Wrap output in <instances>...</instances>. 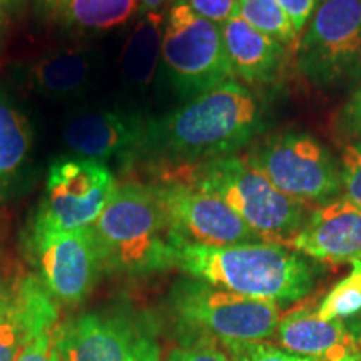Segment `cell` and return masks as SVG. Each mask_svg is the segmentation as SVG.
Wrapping results in <instances>:
<instances>
[{
    "label": "cell",
    "mask_w": 361,
    "mask_h": 361,
    "mask_svg": "<svg viewBox=\"0 0 361 361\" xmlns=\"http://www.w3.org/2000/svg\"><path fill=\"white\" fill-rule=\"evenodd\" d=\"M183 169L189 171L166 178L183 179L219 197L263 241L286 246L310 218V206L274 188L245 157L228 156Z\"/></svg>",
    "instance_id": "5b68a950"
},
{
    "label": "cell",
    "mask_w": 361,
    "mask_h": 361,
    "mask_svg": "<svg viewBox=\"0 0 361 361\" xmlns=\"http://www.w3.org/2000/svg\"><path fill=\"white\" fill-rule=\"evenodd\" d=\"M64 24L85 30L114 29L139 11V0H59Z\"/></svg>",
    "instance_id": "44dd1931"
},
{
    "label": "cell",
    "mask_w": 361,
    "mask_h": 361,
    "mask_svg": "<svg viewBox=\"0 0 361 361\" xmlns=\"http://www.w3.org/2000/svg\"><path fill=\"white\" fill-rule=\"evenodd\" d=\"M176 266L188 276L255 300L288 305L313 291L318 269L310 258L279 243L229 246L180 245Z\"/></svg>",
    "instance_id": "7a4b0ae2"
},
{
    "label": "cell",
    "mask_w": 361,
    "mask_h": 361,
    "mask_svg": "<svg viewBox=\"0 0 361 361\" xmlns=\"http://www.w3.org/2000/svg\"><path fill=\"white\" fill-rule=\"evenodd\" d=\"M219 27L234 78L251 85L273 84L279 79L286 47L247 24L239 13Z\"/></svg>",
    "instance_id": "e0dca14e"
},
{
    "label": "cell",
    "mask_w": 361,
    "mask_h": 361,
    "mask_svg": "<svg viewBox=\"0 0 361 361\" xmlns=\"http://www.w3.org/2000/svg\"><path fill=\"white\" fill-rule=\"evenodd\" d=\"M223 350L233 361H318L308 356L290 353L264 341L229 343L223 346Z\"/></svg>",
    "instance_id": "cb8c5ba5"
},
{
    "label": "cell",
    "mask_w": 361,
    "mask_h": 361,
    "mask_svg": "<svg viewBox=\"0 0 361 361\" xmlns=\"http://www.w3.org/2000/svg\"><path fill=\"white\" fill-rule=\"evenodd\" d=\"M278 4L288 16L293 27H295L296 34L301 37L306 24H308L311 16L318 7L319 0H278Z\"/></svg>",
    "instance_id": "83f0119b"
},
{
    "label": "cell",
    "mask_w": 361,
    "mask_h": 361,
    "mask_svg": "<svg viewBox=\"0 0 361 361\" xmlns=\"http://www.w3.org/2000/svg\"><path fill=\"white\" fill-rule=\"evenodd\" d=\"M17 361H62L54 343L52 331L39 336Z\"/></svg>",
    "instance_id": "f1b7e54d"
},
{
    "label": "cell",
    "mask_w": 361,
    "mask_h": 361,
    "mask_svg": "<svg viewBox=\"0 0 361 361\" xmlns=\"http://www.w3.org/2000/svg\"><path fill=\"white\" fill-rule=\"evenodd\" d=\"M345 324H346V328H348V331L351 333V336H353V340L356 343V348H358L360 355H361V313L353 316V318L346 319Z\"/></svg>",
    "instance_id": "4dcf8cb0"
},
{
    "label": "cell",
    "mask_w": 361,
    "mask_h": 361,
    "mask_svg": "<svg viewBox=\"0 0 361 361\" xmlns=\"http://www.w3.org/2000/svg\"><path fill=\"white\" fill-rule=\"evenodd\" d=\"M156 189L183 245L229 246L263 241L226 202L186 180L164 178L156 183Z\"/></svg>",
    "instance_id": "7c38bea8"
},
{
    "label": "cell",
    "mask_w": 361,
    "mask_h": 361,
    "mask_svg": "<svg viewBox=\"0 0 361 361\" xmlns=\"http://www.w3.org/2000/svg\"><path fill=\"white\" fill-rule=\"evenodd\" d=\"M40 2H42L44 6H52V7H56L57 4H59V0H40Z\"/></svg>",
    "instance_id": "836d02e7"
},
{
    "label": "cell",
    "mask_w": 361,
    "mask_h": 361,
    "mask_svg": "<svg viewBox=\"0 0 361 361\" xmlns=\"http://www.w3.org/2000/svg\"><path fill=\"white\" fill-rule=\"evenodd\" d=\"M168 0H139V12L144 13H159L161 8Z\"/></svg>",
    "instance_id": "1f68e13d"
},
{
    "label": "cell",
    "mask_w": 361,
    "mask_h": 361,
    "mask_svg": "<svg viewBox=\"0 0 361 361\" xmlns=\"http://www.w3.org/2000/svg\"><path fill=\"white\" fill-rule=\"evenodd\" d=\"M298 71L326 87L361 71V0H319L296 45Z\"/></svg>",
    "instance_id": "30bf717a"
},
{
    "label": "cell",
    "mask_w": 361,
    "mask_h": 361,
    "mask_svg": "<svg viewBox=\"0 0 361 361\" xmlns=\"http://www.w3.org/2000/svg\"><path fill=\"white\" fill-rule=\"evenodd\" d=\"M32 142V126L27 116L0 92V200L7 197L24 176Z\"/></svg>",
    "instance_id": "d6986e66"
},
{
    "label": "cell",
    "mask_w": 361,
    "mask_h": 361,
    "mask_svg": "<svg viewBox=\"0 0 361 361\" xmlns=\"http://www.w3.org/2000/svg\"><path fill=\"white\" fill-rule=\"evenodd\" d=\"M286 246L323 263L361 261V204L343 194L314 207L303 229Z\"/></svg>",
    "instance_id": "9a60e30c"
},
{
    "label": "cell",
    "mask_w": 361,
    "mask_h": 361,
    "mask_svg": "<svg viewBox=\"0 0 361 361\" xmlns=\"http://www.w3.org/2000/svg\"><path fill=\"white\" fill-rule=\"evenodd\" d=\"M117 188L104 162L84 157H57L51 162L44 197L34 219L59 231L89 228Z\"/></svg>",
    "instance_id": "8fae6325"
},
{
    "label": "cell",
    "mask_w": 361,
    "mask_h": 361,
    "mask_svg": "<svg viewBox=\"0 0 361 361\" xmlns=\"http://www.w3.org/2000/svg\"><path fill=\"white\" fill-rule=\"evenodd\" d=\"M245 159L274 188L306 206H324L343 196L340 164L306 133L269 135L255 144Z\"/></svg>",
    "instance_id": "52a82bcc"
},
{
    "label": "cell",
    "mask_w": 361,
    "mask_h": 361,
    "mask_svg": "<svg viewBox=\"0 0 361 361\" xmlns=\"http://www.w3.org/2000/svg\"><path fill=\"white\" fill-rule=\"evenodd\" d=\"M22 2H24V0H0V11L7 16V13L19 11Z\"/></svg>",
    "instance_id": "d6a6232c"
},
{
    "label": "cell",
    "mask_w": 361,
    "mask_h": 361,
    "mask_svg": "<svg viewBox=\"0 0 361 361\" xmlns=\"http://www.w3.org/2000/svg\"><path fill=\"white\" fill-rule=\"evenodd\" d=\"M186 4L202 19L223 25L238 16V0H186Z\"/></svg>",
    "instance_id": "484cf974"
},
{
    "label": "cell",
    "mask_w": 361,
    "mask_h": 361,
    "mask_svg": "<svg viewBox=\"0 0 361 361\" xmlns=\"http://www.w3.org/2000/svg\"><path fill=\"white\" fill-rule=\"evenodd\" d=\"M157 322L147 311L114 303L54 328L62 361H161Z\"/></svg>",
    "instance_id": "8992f818"
},
{
    "label": "cell",
    "mask_w": 361,
    "mask_h": 361,
    "mask_svg": "<svg viewBox=\"0 0 361 361\" xmlns=\"http://www.w3.org/2000/svg\"><path fill=\"white\" fill-rule=\"evenodd\" d=\"M261 99L229 79L146 124L137 157L166 168H191L234 156L264 130Z\"/></svg>",
    "instance_id": "6da1fadb"
},
{
    "label": "cell",
    "mask_w": 361,
    "mask_h": 361,
    "mask_svg": "<svg viewBox=\"0 0 361 361\" xmlns=\"http://www.w3.org/2000/svg\"><path fill=\"white\" fill-rule=\"evenodd\" d=\"M279 348L318 361H361V355L345 322L322 319L316 311H291L273 333Z\"/></svg>",
    "instance_id": "2e32d148"
},
{
    "label": "cell",
    "mask_w": 361,
    "mask_h": 361,
    "mask_svg": "<svg viewBox=\"0 0 361 361\" xmlns=\"http://www.w3.org/2000/svg\"><path fill=\"white\" fill-rule=\"evenodd\" d=\"M164 35L162 13H144L126 40L121 54V74L130 87L144 89L154 79Z\"/></svg>",
    "instance_id": "ffe728a7"
},
{
    "label": "cell",
    "mask_w": 361,
    "mask_h": 361,
    "mask_svg": "<svg viewBox=\"0 0 361 361\" xmlns=\"http://www.w3.org/2000/svg\"><path fill=\"white\" fill-rule=\"evenodd\" d=\"M238 12L247 24L274 39L283 47L293 49L298 45L300 35L278 0H238Z\"/></svg>",
    "instance_id": "7402d4cb"
},
{
    "label": "cell",
    "mask_w": 361,
    "mask_h": 361,
    "mask_svg": "<svg viewBox=\"0 0 361 361\" xmlns=\"http://www.w3.org/2000/svg\"><path fill=\"white\" fill-rule=\"evenodd\" d=\"M24 243L34 273L57 303H84L104 274L90 226L59 231L32 219Z\"/></svg>",
    "instance_id": "9c48e42d"
},
{
    "label": "cell",
    "mask_w": 361,
    "mask_h": 361,
    "mask_svg": "<svg viewBox=\"0 0 361 361\" xmlns=\"http://www.w3.org/2000/svg\"><path fill=\"white\" fill-rule=\"evenodd\" d=\"M59 303L34 271L0 269V361H17L39 336L54 331Z\"/></svg>",
    "instance_id": "4fadbf2b"
},
{
    "label": "cell",
    "mask_w": 361,
    "mask_h": 361,
    "mask_svg": "<svg viewBox=\"0 0 361 361\" xmlns=\"http://www.w3.org/2000/svg\"><path fill=\"white\" fill-rule=\"evenodd\" d=\"M90 228L102 271L116 276H147L173 268L183 245L169 223L156 184L117 186Z\"/></svg>",
    "instance_id": "3957f363"
},
{
    "label": "cell",
    "mask_w": 361,
    "mask_h": 361,
    "mask_svg": "<svg viewBox=\"0 0 361 361\" xmlns=\"http://www.w3.org/2000/svg\"><path fill=\"white\" fill-rule=\"evenodd\" d=\"M168 313L180 345H214L264 341L279 323L273 301L246 298L196 278H180L171 288Z\"/></svg>",
    "instance_id": "277c9868"
},
{
    "label": "cell",
    "mask_w": 361,
    "mask_h": 361,
    "mask_svg": "<svg viewBox=\"0 0 361 361\" xmlns=\"http://www.w3.org/2000/svg\"><path fill=\"white\" fill-rule=\"evenodd\" d=\"M351 273L329 290L316 308V314L322 319H346L361 313V261H355Z\"/></svg>",
    "instance_id": "603a6c76"
},
{
    "label": "cell",
    "mask_w": 361,
    "mask_h": 361,
    "mask_svg": "<svg viewBox=\"0 0 361 361\" xmlns=\"http://www.w3.org/2000/svg\"><path fill=\"white\" fill-rule=\"evenodd\" d=\"M4 20H6V13L0 11V35H2V27H4Z\"/></svg>",
    "instance_id": "e575fe53"
},
{
    "label": "cell",
    "mask_w": 361,
    "mask_h": 361,
    "mask_svg": "<svg viewBox=\"0 0 361 361\" xmlns=\"http://www.w3.org/2000/svg\"><path fill=\"white\" fill-rule=\"evenodd\" d=\"M343 194L361 204V142L346 144L340 152Z\"/></svg>",
    "instance_id": "d4e9b609"
},
{
    "label": "cell",
    "mask_w": 361,
    "mask_h": 361,
    "mask_svg": "<svg viewBox=\"0 0 361 361\" xmlns=\"http://www.w3.org/2000/svg\"><path fill=\"white\" fill-rule=\"evenodd\" d=\"M146 124V119L130 112H84L64 126L62 139L78 157L99 162H129L141 152Z\"/></svg>",
    "instance_id": "5bb4252c"
},
{
    "label": "cell",
    "mask_w": 361,
    "mask_h": 361,
    "mask_svg": "<svg viewBox=\"0 0 361 361\" xmlns=\"http://www.w3.org/2000/svg\"><path fill=\"white\" fill-rule=\"evenodd\" d=\"M99 57L92 49L71 47L45 54L27 69V82L47 99L78 97L92 84Z\"/></svg>",
    "instance_id": "ac0fdd59"
},
{
    "label": "cell",
    "mask_w": 361,
    "mask_h": 361,
    "mask_svg": "<svg viewBox=\"0 0 361 361\" xmlns=\"http://www.w3.org/2000/svg\"><path fill=\"white\" fill-rule=\"evenodd\" d=\"M341 123L346 133L361 139V84L343 109Z\"/></svg>",
    "instance_id": "f546056e"
},
{
    "label": "cell",
    "mask_w": 361,
    "mask_h": 361,
    "mask_svg": "<svg viewBox=\"0 0 361 361\" xmlns=\"http://www.w3.org/2000/svg\"><path fill=\"white\" fill-rule=\"evenodd\" d=\"M166 361H233L228 353L214 345H180L168 353Z\"/></svg>",
    "instance_id": "4316f807"
},
{
    "label": "cell",
    "mask_w": 361,
    "mask_h": 361,
    "mask_svg": "<svg viewBox=\"0 0 361 361\" xmlns=\"http://www.w3.org/2000/svg\"><path fill=\"white\" fill-rule=\"evenodd\" d=\"M162 61L176 92L196 97L233 79L221 27L197 16L186 0H176L164 20Z\"/></svg>",
    "instance_id": "ba28073f"
}]
</instances>
